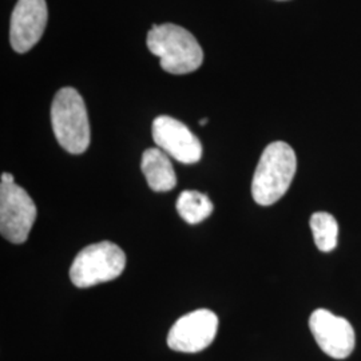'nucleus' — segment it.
Masks as SVG:
<instances>
[{
    "mask_svg": "<svg viewBox=\"0 0 361 361\" xmlns=\"http://www.w3.org/2000/svg\"><path fill=\"white\" fill-rule=\"evenodd\" d=\"M153 140L162 152L180 164L192 165L202 157L198 137L176 118L157 116L153 122Z\"/></svg>",
    "mask_w": 361,
    "mask_h": 361,
    "instance_id": "obj_7",
    "label": "nucleus"
},
{
    "mask_svg": "<svg viewBox=\"0 0 361 361\" xmlns=\"http://www.w3.org/2000/svg\"><path fill=\"white\" fill-rule=\"evenodd\" d=\"M49 20L46 0H18L10 23V43L19 54L38 43Z\"/></svg>",
    "mask_w": 361,
    "mask_h": 361,
    "instance_id": "obj_9",
    "label": "nucleus"
},
{
    "mask_svg": "<svg viewBox=\"0 0 361 361\" xmlns=\"http://www.w3.org/2000/svg\"><path fill=\"white\" fill-rule=\"evenodd\" d=\"M177 212L188 224H200L213 212V204L205 194L195 190H185L177 200Z\"/></svg>",
    "mask_w": 361,
    "mask_h": 361,
    "instance_id": "obj_11",
    "label": "nucleus"
},
{
    "mask_svg": "<svg viewBox=\"0 0 361 361\" xmlns=\"http://www.w3.org/2000/svg\"><path fill=\"white\" fill-rule=\"evenodd\" d=\"M51 125L58 143L71 154H82L90 146V123L86 104L73 87L56 92L51 104Z\"/></svg>",
    "mask_w": 361,
    "mask_h": 361,
    "instance_id": "obj_3",
    "label": "nucleus"
},
{
    "mask_svg": "<svg viewBox=\"0 0 361 361\" xmlns=\"http://www.w3.org/2000/svg\"><path fill=\"white\" fill-rule=\"evenodd\" d=\"M219 317L209 310H197L182 316L168 336L170 348L183 353H197L207 348L216 338Z\"/></svg>",
    "mask_w": 361,
    "mask_h": 361,
    "instance_id": "obj_6",
    "label": "nucleus"
},
{
    "mask_svg": "<svg viewBox=\"0 0 361 361\" xmlns=\"http://www.w3.org/2000/svg\"><path fill=\"white\" fill-rule=\"evenodd\" d=\"M146 43L169 74H190L204 62V51L193 34L173 23L154 25L147 34Z\"/></svg>",
    "mask_w": 361,
    "mask_h": 361,
    "instance_id": "obj_1",
    "label": "nucleus"
},
{
    "mask_svg": "<svg viewBox=\"0 0 361 361\" xmlns=\"http://www.w3.org/2000/svg\"><path fill=\"white\" fill-rule=\"evenodd\" d=\"M310 229L316 246L322 252H331L337 245L338 224L329 213L319 212L310 217Z\"/></svg>",
    "mask_w": 361,
    "mask_h": 361,
    "instance_id": "obj_12",
    "label": "nucleus"
},
{
    "mask_svg": "<svg viewBox=\"0 0 361 361\" xmlns=\"http://www.w3.org/2000/svg\"><path fill=\"white\" fill-rule=\"evenodd\" d=\"M37 219V207L15 180L0 182V232L13 243L23 244Z\"/></svg>",
    "mask_w": 361,
    "mask_h": 361,
    "instance_id": "obj_5",
    "label": "nucleus"
},
{
    "mask_svg": "<svg viewBox=\"0 0 361 361\" xmlns=\"http://www.w3.org/2000/svg\"><path fill=\"white\" fill-rule=\"evenodd\" d=\"M310 328L319 347L334 359H347L355 349V331L348 320L326 310H316L310 319Z\"/></svg>",
    "mask_w": 361,
    "mask_h": 361,
    "instance_id": "obj_8",
    "label": "nucleus"
},
{
    "mask_svg": "<svg viewBox=\"0 0 361 361\" xmlns=\"http://www.w3.org/2000/svg\"><path fill=\"white\" fill-rule=\"evenodd\" d=\"M297 170L295 150L277 141L267 146L252 180V195L258 205L269 207L284 195Z\"/></svg>",
    "mask_w": 361,
    "mask_h": 361,
    "instance_id": "obj_2",
    "label": "nucleus"
},
{
    "mask_svg": "<svg viewBox=\"0 0 361 361\" xmlns=\"http://www.w3.org/2000/svg\"><path fill=\"white\" fill-rule=\"evenodd\" d=\"M207 122H209V119H207V118H202V119L200 121V125H202V126H204V125H207Z\"/></svg>",
    "mask_w": 361,
    "mask_h": 361,
    "instance_id": "obj_13",
    "label": "nucleus"
},
{
    "mask_svg": "<svg viewBox=\"0 0 361 361\" xmlns=\"http://www.w3.org/2000/svg\"><path fill=\"white\" fill-rule=\"evenodd\" d=\"M141 169L152 190L164 193L176 188L177 176L174 168L169 159V155L159 147L143 152Z\"/></svg>",
    "mask_w": 361,
    "mask_h": 361,
    "instance_id": "obj_10",
    "label": "nucleus"
},
{
    "mask_svg": "<svg viewBox=\"0 0 361 361\" xmlns=\"http://www.w3.org/2000/svg\"><path fill=\"white\" fill-rule=\"evenodd\" d=\"M125 267L123 250L114 243L102 241L78 253L70 268V279L77 288H90L119 277Z\"/></svg>",
    "mask_w": 361,
    "mask_h": 361,
    "instance_id": "obj_4",
    "label": "nucleus"
}]
</instances>
